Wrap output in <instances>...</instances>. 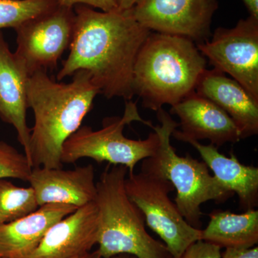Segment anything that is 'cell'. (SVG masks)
<instances>
[{"label": "cell", "mask_w": 258, "mask_h": 258, "mask_svg": "<svg viewBox=\"0 0 258 258\" xmlns=\"http://www.w3.org/2000/svg\"><path fill=\"white\" fill-rule=\"evenodd\" d=\"M39 208L31 186L20 187L0 179V225L21 218Z\"/></svg>", "instance_id": "cell-19"}, {"label": "cell", "mask_w": 258, "mask_h": 258, "mask_svg": "<svg viewBox=\"0 0 258 258\" xmlns=\"http://www.w3.org/2000/svg\"><path fill=\"white\" fill-rule=\"evenodd\" d=\"M78 208L47 204L9 223L0 225V257L23 258L40 243L47 230Z\"/></svg>", "instance_id": "cell-16"}, {"label": "cell", "mask_w": 258, "mask_h": 258, "mask_svg": "<svg viewBox=\"0 0 258 258\" xmlns=\"http://www.w3.org/2000/svg\"><path fill=\"white\" fill-rule=\"evenodd\" d=\"M32 166L25 154L4 142H0V179L28 181Z\"/></svg>", "instance_id": "cell-21"}, {"label": "cell", "mask_w": 258, "mask_h": 258, "mask_svg": "<svg viewBox=\"0 0 258 258\" xmlns=\"http://www.w3.org/2000/svg\"><path fill=\"white\" fill-rule=\"evenodd\" d=\"M125 187L129 199L143 214L146 225L161 237L173 257H179L201 240L202 230L190 225L169 198L175 189L169 180L141 170L128 174Z\"/></svg>", "instance_id": "cell-7"}, {"label": "cell", "mask_w": 258, "mask_h": 258, "mask_svg": "<svg viewBox=\"0 0 258 258\" xmlns=\"http://www.w3.org/2000/svg\"><path fill=\"white\" fill-rule=\"evenodd\" d=\"M75 25L74 8L57 6L17 29V57L29 75L57 67L69 49Z\"/></svg>", "instance_id": "cell-9"}, {"label": "cell", "mask_w": 258, "mask_h": 258, "mask_svg": "<svg viewBox=\"0 0 258 258\" xmlns=\"http://www.w3.org/2000/svg\"><path fill=\"white\" fill-rule=\"evenodd\" d=\"M221 258H258L257 246L250 248H226Z\"/></svg>", "instance_id": "cell-24"}, {"label": "cell", "mask_w": 258, "mask_h": 258, "mask_svg": "<svg viewBox=\"0 0 258 258\" xmlns=\"http://www.w3.org/2000/svg\"><path fill=\"white\" fill-rule=\"evenodd\" d=\"M39 207L63 204L79 208L95 201L96 182L92 164L74 169L32 168L28 179Z\"/></svg>", "instance_id": "cell-13"}, {"label": "cell", "mask_w": 258, "mask_h": 258, "mask_svg": "<svg viewBox=\"0 0 258 258\" xmlns=\"http://www.w3.org/2000/svg\"><path fill=\"white\" fill-rule=\"evenodd\" d=\"M157 112L161 124L152 128L159 136V147L154 156L142 161L141 170L169 180L176 190L174 203L180 213L190 225L202 230V205L209 201L225 203L235 194L210 174L204 161L189 154L184 157L176 154L170 139L179 123L163 108Z\"/></svg>", "instance_id": "cell-5"}, {"label": "cell", "mask_w": 258, "mask_h": 258, "mask_svg": "<svg viewBox=\"0 0 258 258\" xmlns=\"http://www.w3.org/2000/svg\"><path fill=\"white\" fill-rule=\"evenodd\" d=\"M29 76L25 64L11 52L0 31V118L14 126L24 154L30 162L31 128L28 127L26 118Z\"/></svg>", "instance_id": "cell-14"}, {"label": "cell", "mask_w": 258, "mask_h": 258, "mask_svg": "<svg viewBox=\"0 0 258 258\" xmlns=\"http://www.w3.org/2000/svg\"><path fill=\"white\" fill-rule=\"evenodd\" d=\"M195 92L229 115L238 128L241 139L257 134L258 101L235 80L216 69H206L199 80Z\"/></svg>", "instance_id": "cell-15"}, {"label": "cell", "mask_w": 258, "mask_h": 258, "mask_svg": "<svg viewBox=\"0 0 258 258\" xmlns=\"http://www.w3.org/2000/svg\"><path fill=\"white\" fill-rule=\"evenodd\" d=\"M73 77L71 82H57L42 70L29 76L28 108L34 113L30 141L32 168H62V146L79 130L100 94L88 71L81 70Z\"/></svg>", "instance_id": "cell-2"}, {"label": "cell", "mask_w": 258, "mask_h": 258, "mask_svg": "<svg viewBox=\"0 0 258 258\" xmlns=\"http://www.w3.org/2000/svg\"><path fill=\"white\" fill-rule=\"evenodd\" d=\"M206 66V58L192 40L151 32L134 63V95L152 111L174 106L195 91Z\"/></svg>", "instance_id": "cell-3"}, {"label": "cell", "mask_w": 258, "mask_h": 258, "mask_svg": "<svg viewBox=\"0 0 258 258\" xmlns=\"http://www.w3.org/2000/svg\"><path fill=\"white\" fill-rule=\"evenodd\" d=\"M248 10L249 15L258 19V0H242Z\"/></svg>", "instance_id": "cell-25"}, {"label": "cell", "mask_w": 258, "mask_h": 258, "mask_svg": "<svg viewBox=\"0 0 258 258\" xmlns=\"http://www.w3.org/2000/svg\"><path fill=\"white\" fill-rule=\"evenodd\" d=\"M75 258H103L101 255V254L98 252V249L96 250L93 251V252H87V253H85L82 254V255L79 256V257H75Z\"/></svg>", "instance_id": "cell-27"}, {"label": "cell", "mask_w": 258, "mask_h": 258, "mask_svg": "<svg viewBox=\"0 0 258 258\" xmlns=\"http://www.w3.org/2000/svg\"><path fill=\"white\" fill-rule=\"evenodd\" d=\"M57 6L55 0H0V31L4 28L16 30Z\"/></svg>", "instance_id": "cell-20"}, {"label": "cell", "mask_w": 258, "mask_h": 258, "mask_svg": "<svg viewBox=\"0 0 258 258\" xmlns=\"http://www.w3.org/2000/svg\"><path fill=\"white\" fill-rule=\"evenodd\" d=\"M57 6L74 8L77 5H85L97 8L102 12H112L118 10L116 0H55Z\"/></svg>", "instance_id": "cell-23"}, {"label": "cell", "mask_w": 258, "mask_h": 258, "mask_svg": "<svg viewBox=\"0 0 258 258\" xmlns=\"http://www.w3.org/2000/svg\"><path fill=\"white\" fill-rule=\"evenodd\" d=\"M111 258H137L135 256L132 255V254H119L117 255L113 256Z\"/></svg>", "instance_id": "cell-28"}, {"label": "cell", "mask_w": 258, "mask_h": 258, "mask_svg": "<svg viewBox=\"0 0 258 258\" xmlns=\"http://www.w3.org/2000/svg\"><path fill=\"white\" fill-rule=\"evenodd\" d=\"M221 254L220 247L200 240L191 244L178 258H221Z\"/></svg>", "instance_id": "cell-22"}, {"label": "cell", "mask_w": 258, "mask_h": 258, "mask_svg": "<svg viewBox=\"0 0 258 258\" xmlns=\"http://www.w3.org/2000/svg\"><path fill=\"white\" fill-rule=\"evenodd\" d=\"M217 0H139L131 13L139 24L159 33L202 43L211 36Z\"/></svg>", "instance_id": "cell-10"}, {"label": "cell", "mask_w": 258, "mask_h": 258, "mask_svg": "<svg viewBox=\"0 0 258 258\" xmlns=\"http://www.w3.org/2000/svg\"><path fill=\"white\" fill-rule=\"evenodd\" d=\"M0 258H2L1 257H0Z\"/></svg>", "instance_id": "cell-29"}, {"label": "cell", "mask_w": 258, "mask_h": 258, "mask_svg": "<svg viewBox=\"0 0 258 258\" xmlns=\"http://www.w3.org/2000/svg\"><path fill=\"white\" fill-rule=\"evenodd\" d=\"M171 113L179 118L181 128L175 129L171 136L181 142L186 139L208 140L219 148L241 140L239 129L229 115L195 91L171 106Z\"/></svg>", "instance_id": "cell-11"}, {"label": "cell", "mask_w": 258, "mask_h": 258, "mask_svg": "<svg viewBox=\"0 0 258 258\" xmlns=\"http://www.w3.org/2000/svg\"><path fill=\"white\" fill-rule=\"evenodd\" d=\"M197 47L214 69L230 75L258 101L257 18L249 15L234 28H218Z\"/></svg>", "instance_id": "cell-8"}, {"label": "cell", "mask_w": 258, "mask_h": 258, "mask_svg": "<svg viewBox=\"0 0 258 258\" xmlns=\"http://www.w3.org/2000/svg\"><path fill=\"white\" fill-rule=\"evenodd\" d=\"M134 121L142 122L152 127V123L139 115L137 103L127 101L122 117L105 118L103 127L93 130L83 125L64 142L61 152L62 164H74L83 158L98 163L124 166L128 174L134 172L136 166L147 158L152 157L159 147V136L152 132L144 140H134L123 135L125 125Z\"/></svg>", "instance_id": "cell-6"}, {"label": "cell", "mask_w": 258, "mask_h": 258, "mask_svg": "<svg viewBox=\"0 0 258 258\" xmlns=\"http://www.w3.org/2000/svg\"><path fill=\"white\" fill-rule=\"evenodd\" d=\"M201 240L220 248H250L258 243V211L242 214L230 211H214Z\"/></svg>", "instance_id": "cell-18"}, {"label": "cell", "mask_w": 258, "mask_h": 258, "mask_svg": "<svg viewBox=\"0 0 258 258\" xmlns=\"http://www.w3.org/2000/svg\"><path fill=\"white\" fill-rule=\"evenodd\" d=\"M139 0H116L117 5L119 10H128L137 4Z\"/></svg>", "instance_id": "cell-26"}, {"label": "cell", "mask_w": 258, "mask_h": 258, "mask_svg": "<svg viewBox=\"0 0 258 258\" xmlns=\"http://www.w3.org/2000/svg\"><path fill=\"white\" fill-rule=\"evenodd\" d=\"M74 10V36L57 81L84 70L100 94L132 101L134 63L152 31L135 20L131 10L96 11L85 5Z\"/></svg>", "instance_id": "cell-1"}, {"label": "cell", "mask_w": 258, "mask_h": 258, "mask_svg": "<svg viewBox=\"0 0 258 258\" xmlns=\"http://www.w3.org/2000/svg\"><path fill=\"white\" fill-rule=\"evenodd\" d=\"M128 169L113 165L96 182L98 251L103 258L129 254L137 258H174L165 244L148 233L145 219L129 199L125 181Z\"/></svg>", "instance_id": "cell-4"}, {"label": "cell", "mask_w": 258, "mask_h": 258, "mask_svg": "<svg viewBox=\"0 0 258 258\" xmlns=\"http://www.w3.org/2000/svg\"><path fill=\"white\" fill-rule=\"evenodd\" d=\"M98 235V210L93 202L56 222L36 248L23 258L77 257L91 250Z\"/></svg>", "instance_id": "cell-12"}, {"label": "cell", "mask_w": 258, "mask_h": 258, "mask_svg": "<svg viewBox=\"0 0 258 258\" xmlns=\"http://www.w3.org/2000/svg\"><path fill=\"white\" fill-rule=\"evenodd\" d=\"M200 153L203 160L214 176L234 194H237L240 208L244 211L252 210L258 204V168L241 164L235 154L230 157L219 152L218 148L210 144L204 145L198 141L186 139Z\"/></svg>", "instance_id": "cell-17"}]
</instances>
